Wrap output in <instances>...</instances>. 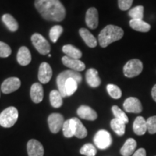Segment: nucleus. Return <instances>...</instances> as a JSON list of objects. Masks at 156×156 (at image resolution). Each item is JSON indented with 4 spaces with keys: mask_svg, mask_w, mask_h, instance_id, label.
Masks as SVG:
<instances>
[{
    "mask_svg": "<svg viewBox=\"0 0 156 156\" xmlns=\"http://www.w3.org/2000/svg\"><path fill=\"white\" fill-rule=\"evenodd\" d=\"M147 131L150 134H153L156 133V116L149 117L147 120Z\"/></svg>",
    "mask_w": 156,
    "mask_h": 156,
    "instance_id": "473e14b6",
    "label": "nucleus"
},
{
    "mask_svg": "<svg viewBox=\"0 0 156 156\" xmlns=\"http://www.w3.org/2000/svg\"><path fill=\"white\" fill-rule=\"evenodd\" d=\"M132 156H146V151L144 148H140L134 152Z\"/></svg>",
    "mask_w": 156,
    "mask_h": 156,
    "instance_id": "c9c22d12",
    "label": "nucleus"
},
{
    "mask_svg": "<svg viewBox=\"0 0 156 156\" xmlns=\"http://www.w3.org/2000/svg\"><path fill=\"white\" fill-rule=\"evenodd\" d=\"M21 82L17 77H9L6 79L2 84L1 90L5 94H9L20 88Z\"/></svg>",
    "mask_w": 156,
    "mask_h": 156,
    "instance_id": "6e6552de",
    "label": "nucleus"
},
{
    "mask_svg": "<svg viewBox=\"0 0 156 156\" xmlns=\"http://www.w3.org/2000/svg\"><path fill=\"white\" fill-rule=\"evenodd\" d=\"M85 77H86L87 83L88 84L89 86L91 87H98L100 86L101 80L99 77L98 72L94 68H90L87 70Z\"/></svg>",
    "mask_w": 156,
    "mask_h": 156,
    "instance_id": "f3484780",
    "label": "nucleus"
},
{
    "mask_svg": "<svg viewBox=\"0 0 156 156\" xmlns=\"http://www.w3.org/2000/svg\"><path fill=\"white\" fill-rule=\"evenodd\" d=\"M65 121L62 114L53 113L48 117V124L50 131L54 134H57L61 130Z\"/></svg>",
    "mask_w": 156,
    "mask_h": 156,
    "instance_id": "0eeeda50",
    "label": "nucleus"
},
{
    "mask_svg": "<svg viewBox=\"0 0 156 156\" xmlns=\"http://www.w3.org/2000/svg\"><path fill=\"white\" fill-rule=\"evenodd\" d=\"M70 125H71L72 129L74 134V136L79 139H83V138L86 137L87 135V129L85 127L83 123L79 119L74 117L69 119Z\"/></svg>",
    "mask_w": 156,
    "mask_h": 156,
    "instance_id": "1a4fd4ad",
    "label": "nucleus"
},
{
    "mask_svg": "<svg viewBox=\"0 0 156 156\" xmlns=\"http://www.w3.org/2000/svg\"><path fill=\"white\" fill-rule=\"evenodd\" d=\"M81 155L85 156H95L97 153L96 147L93 144L87 143L85 144L80 150Z\"/></svg>",
    "mask_w": 156,
    "mask_h": 156,
    "instance_id": "cd10ccee",
    "label": "nucleus"
},
{
    "mask_svg": "<svg viewBox=\"0 0 156 156\" xmlns=\"http://www.w3.org/2000/svg\"><path fill=\"white\" fill-rule=\"evenodd\" d=\"M35 7L48 21L61 22L65 18L66 9L60 0H35Z\"/></svg>",
    "mask_w": 156,
    "mask_h": 156,
    "instance_id": "f257e3e1",
    "label": "nucleus"
},
{
    "mask_svg": "<svg viewBox=\"0 0 156 156\" xmlns=\"http://www.w3.org/2000/svg\"><path fill=\"white\" fill-rule=\"evenodd\" d=\"M62 32H63V28L61 25H54V26L52 27L49 31V37L51 41L53 43H56L62 35Z\"/></svg>",
    "mask_w": 156,
    "mask_h": 156,
    "instance_id": "c756f323",
    "label": "nucleus"
},
{
    "mask_svg": "<svg viewBox=\"0 0 156 156\" xmlns=\"http://www.w3.org/2000/svg\"><path fill=\"white\" fill-rule=\"evenodd\" d=\"M62 131H63V134L65 137L71 138L74 136V134L72 129L71 125H70L69 119L65 121L62 126Z\"/></svg>",
    "mask_w": 156,
    "mask_h": 156,
    "instance_id": "72a5a7b5",
    "label": "nucleus"
},
{
    "mask_svg": "<svg viewBox=\"0 0 156 156\" xmlns=\"http://www.w3.org/2000/svg\"><path fill=\"white\" fill-rule=\"evenodd\" d=\"M62 95L58 90H53L49 94L50 103L52 107L58 108H60L63 104V99H62Z\"/></svg>",
    "mask_w": 156,
    "mask_h": 156,
    "instance_id": "a878e982",
    "label": "nucleus"
},
{
    "mask_svg": "<svg viewBox=\"0 0 156 156\" xmlns=\"http://www.w3.org/2000/svg\"><path fill=\"white\" fill-rule=\"evenodd\" d=\"M62 51L67 55L68 57L73 58H77L80 59L83 56L81 51L78 49L77 48L75 47L73 45L67 44L64 46L62 47Z\"/></svg>",
    "mask_w": 156,
    "mask_h": 156,
    "instance_id": "5701e85b",
    "label": "nucleus"
},
{
    "mask_svg": "<svg viewBox=\"0 0 156 156\" xmlns=\"http://www.w3.org/2000/svg\"><path fill=\"white\" fill-rule=\"evenodd\" d=\"M12 49L7 44L0 41V57L7 58L10 55Z\"/></svg>",
    "mask_w": 156,
    "mask_h": 156,
    "instance_id": "2f4dec72",
    "label": "nucleus"
},
{
    "mask_svg": "<svg viewBox=\"0 0 156 156\" xmlns=\"http://www.w3.org/2000/svg\"><path fill=\"white\" fill-rule=\"evenodd\" d=\"M2 20L4 24L6 25V27L11 32H15V31L17 30V29L19 28L18 23H17L16 20L13 17L12 15L9 14H5L2 17Z\"/></svg>",
    "mask_w": 156,
    "mask_h": 156,
    "instance_id": "b1692460",
    "label": "nucleus"
},
{
    "mask_svg": "<svg viewBox=\"0 0 156 156\" xmlns=\"http://www.w3.org/2000/svg\"><path fill=\"white\" fill-rule=\"evenodd\" d=\"M85 23L90 29H95L98 25V12L95 7L87 9L85 15Z\"/></svg>",
    "mask_w": 156,
    "mask_h": 156,
    "instance_id": "2eb2a0df",
    "label": "nucleus"
},
{
    "mask_svg": "<svg viewBox=\"0 0 156 156\" xmlns=\"http://www.w3.org/2000/svg\"><path fill=\"white\" fill-rule=\"evenodd\" d=\"M27 151L28 156H44V148L38 140H30L27 144Z\"/></svg>",
    "mask_w": 156,
    "mask_h": 156,
    "instance_id": "9b49d317",
    "label": "nucleus"
},
{
    "mask_svg": "<svg viewBox=\"0 0 156 156\" xmlns=\"http://www.w3.org/2000/svg\"><path fill=\"white\" fill-rule=\"evenodd\" d=\"M77 114L80 118L88 121H95L98 118V114L92 108L85 105H82L77 108Z\"/></svg>",
    "mask_w": 156,
    "mask_h": 156,
    "instance_id": "4468645a",
    "label": "nucleus"
},
{
    "mask_svg": "<svg viewBox=\"0 0 156 156\" xmlns=\"http://www.w3.org/2000/svg\"><path fill=\"white\" fill-rule=\"evenodd\" d=\"M108 93L112 98L119 99L122 97V92L121 89L117 85L114 84H108L106 87Z\"/></svg>",
    "mask_w": 156,
    "mask_h": 156,
    "instance_id": "c85d7f7f",
    "label": "nucleus"
},
{
    "mask_svg": "<svg viewBox=\"0 0 156 156\" xmlns=\"http://www.w3.org/2000/svg\"><path fill=\"white\" fill-rule=\"evenodd\" d=\"M31 41L34 44L36 50L42 55H46L49 54L51 51V46L49 43L42 35L39 34H34L31 36Z\"/></svg>",
    "mask_w": 156,
    "mask_h": 156,
    "instance_id": "423d86ee",
    "label": "nucleus"
},
{
    "mask_svg": "<svg viewBox=\"0 0 156 156\" xmlns=\"http://www.w3.org/2000/svg\"><path fill=\"white\" fill-rule=\"evenodd\" d=\"M93 142L98 149L106 150L112 145V137L111 134L105 129H101L96 132L93 138Z\"/></svg>",
    "mask_w": 156,
    "mask_h": 156,
    "instance_id": "39448f33",
    "label": "nucleus"
},
{
    "mask_svg": "<svg viewBox=\"0 0 156 156\" xmlns=\"http://www.w3.org/2000/svg\"><path fill=\"white\" fill-rule=\"evenodd\" d=\"M112 110L113 114L114 115L115 118L117 119L122 121V122H124L125 124H127L129 122L128 116H126V114L123 112L119 107L117 106H113L112 108Z\"/></svg>",
    "mask_w": 156,
    "mask_h": 156,
    "instance_id": "7c9ffc66",
    "label": "nucleus"
},
{
    "mask_svg": "<svg viewBox=\"0 0 156 156\" xmlns=\"http://www.w3.org/2000/svg\"><path fill=\"white\" fill-rule=\"evenodd\" d=\"M79 34L87 46L90 48H95L97 46L98 42L96 38L87 29L80 28L79 30Z\"/></svg>",
    "mask_w": 156,
    "mask_h": 156,
    "instance_id": "412c9836",
    "label": "nucleus"
},
{
    "mask_svg": "<svg viewBox=\"0 0 156 156\" xmlns=\"http://www.w3.org/2000/svg\"><path fill=\"white\" fill-rule=\"evenodd\" d=\"M143 64L140 59H131L127 62L123 68V72L125 77L128 78H132L136 77L142 72Z\"/></svg>",
    "mask_w": 156,
    "mask_h": 156,
    "instance_id": "20e7f679",
    "label": "nucleus"
},
{
    "mask_svg": "<svg viewBox=\"0 0 156 156\" xmlns=\"http://www.w3.org/2000/svg\"><path fill=\"white\" fill-rule=\"evenodd\" d=\"M124 110L128 113L140 114L142 112V106L140 101L135 97L126 98L123 104Z\"/></svg>",
    "mask_w": 156,
    "mask_h": 156,
    "instance_id": "9d476101",
    "label": "nucleus"
},
{
    "mask_svg": "<svg viewBox=\"0 0 156 156\" xmlns=\"http://www.w3.org/2000/svg\"><path fill=\"white\" fill-rule=\"evenodd\" d=\"M151 95L153 97V99L156 102V84L153 87L151 90Z\"/></svg>",
    "mask_w": 156,
    "mask_h": 156,
    "instance_id": "e433bc0d",
    "label": "nucleus"
},
{
    "mask_svg": "<svg viewBox=\"0 0 156 156\" xmlns=\"http://www.w3.org/2000/svg\"><path fill=\"white\" fill-rule=\"evenodd\" d=\"M18 111L15 107L10 106L0 114V126L5 128H10L17 122L18 119Z\"/></svg>",
    "mask_w": 156,
    "mask_h": 156,
    "instance_id": "7ed1b4c3",
    "label": "nucleus"
},
{
    "mask_svg": "<svg viewBox=\"0 0 156 156\" xmlns=\"http://www.w3.org/2000/svg\"><path fill=\"white\" fill-rule=\"evenodd\" d=\"M52 77V69L47 62H43L39 67L38 77L42 84H46L50 81Z\"/></svg>",
    "mask_w": 156,
    "mask_h": 156,
    "instance_id": "f8f14e48",
    "label": "nucleus"
},
{
    "mask_svg": "<svg viewBox=\"0 0 156 156\" xmlns=\"http://www.w3.org/2000/svg\"><path fill=\"white\" fill-rule=\"evenodd\" d=\"M62 63L66 67L70 68L74 71L81 72L85 69V64L83 62L77 58H73L68 57L67 56H64L62 57Z\"/></svg>",
    "mask_w": 156,
    "mask_h": 156,
    "instance_id": "ddd939ff",
    "label": "nucleus"
},
{
    "mask_svg": "<svg viewBox=\"0 0 156 156\" xmlns=\"http://www.w3.org/2000/svg\"><path fill=\"white\" fill-rule=\"evenodd\" d=\"M133 0H118V5L121 10L126 11L132 7Z\"/></svg>",
    "mask_w": 156,
    "mask_h": 156,
    "instance_id": "f704fd0d",
    "label": "nucleus"
},
{
    "mask_svg": "<svg viewBox=\"0 0 156 156\" xmlns=\"http://www.w3.org/2000/svg\"><path fill=\"white\" fill-rule=\"evenodd\" d=\"M111 127L117 135L122 136L125 133L126 124L122 121L114 118L111 121Z\"/></svg>",
    "mask_w": 156,
    "mask_h": 156,
    "instance_id": "393cba45",
    "label": "nucleus"
},
{
    "mask_svg": "<svg viewBox=\"0 0 156 156\" xmlns=\"http://www.w3.org/2000/svg\"><path fill=\"white\" fill-rule=\"evenodd\" d=\"M128 15L132 20H143L144 7L142 5L136 6L129 11Z\"/></svg>",
    "mask_w": 156,
    "mask_h": 156,
    "instance_id": "bb28decb",
    "label": "nucleus"
},
{
    "mask_svg": "<svg viewBox=\"0 0 156 156\" xmlns=\"http://www.w3.org/2000/svg\"><path fill=\"white\" fill-rule=\"evenodd\" d=\"M124 36V30L120 27L108 25L98 35V42L102 48H106L112 43L120 40Z\"/></svg>",
    "mask_w": 156,
    "mask_h": 156,
    "instance_id": "f03ea898",
    "label": "nucleus"
},
{
    "mask_svg": "<svg viewBox=\"0 0 156 156\" xmlns=\"http://www.w3.org/2000/svg\"><path fill=\"white\" fill-rule=\"evenodd\" d=\"M30 98L33 102L39 103L43 101L44 98V89L41 83H36L33 84L30 87Z\"/></svg>",
    "mask_w": 156,
    "mask_h": 156,
    "instance_id": "dca6fc26",
    "label": "nucleus"
},
{
    "mask_svg": "<svg viewBox=\"0 0 156 156\" xmlns=\"http://www.w3.org/2000/svg\"><path fill=\"white\" fill-rule=\"evenodd\" d=\"M130 27L136 31L142 33H147L151 30V26L143 20H132L129 21Z\"/></svg>",
    "mask_w": 156,
    "mask_h": 156,
    "instance_id": "4be33fe9",
    "label": "nucleus"
},
{
    "mask_svg": "<svg viewBox=\"0 0 156 156\" xmlns=\"http://www.w3.org/2000/svg\"><path fill=\"white\" fill-rule=\"evenodd\" d=\"M17 62L21 66H27L31 62V54L29 49L25 46L19 48L17 54Z\"/></svg>",
    "mask_w": 156,
    "mask_h": 156,
    "instance_id": "a211bd4d",
    "label": "nucleus"
},
{
    "mask_svg": "<svg viewBox=\"0 0 156 156\" xmlns=\"http://www.w3.org/2000/svg\"><path fill=\"white\" fill-rule=\"evenodd\" d=\"M133 131L136 135H144L147 131V121L144 117L137 116L133 123Z\"/></svg>",
    "mask_w": 156,
    "mask_h": 156,
    "instance_id": "6ab92c4d",
    "label": "nucleus"
},
{
    "mask_svg": "<svg viewBox=\"0 0 156 156\" xmlns=\"http://www.w3.org/2000/svg\"><path fill=\"white\" fill-rule=\"evenodd\" d=\"M136 147V142L133 138H129L124 142V145L120 150V153L122 156H130L133 155Z\"/></svg>",
    "mask_w": 156,
    "mask_h": 156,
    "instance_id": "aec40b11",
    "label": "nucleus"
}]
</instances>
